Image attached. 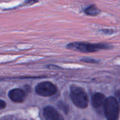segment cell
Wrapping results in <instances>:
<instances>
[{
  "mask_svg": "<svg viewBox=\"0 0 120 120\" xmlns=\"http://www.w3.org/2000/svg\"><path fill=\"white\" fill-rule=\"evenodd\" d=\"M67 48L74 51L82 53H91L101 49H110V46L103 43H90L86 42H74L67 45Z\"/></svg>",
  "mask_w": 120,
  "mask_h": 120,
  "instance_id": "6da1fadb",
  "label": "cell"
},
{
  "mask_svg": "<svg viewBox=\"0 0 120 120\" xmlns=\"http://www.w3.org/2000/svg\"><path fill=\"white\" fill-rule=\"evenodd\" d=\"M43 114L46 120H64L62 115L52 106L45 108Z\"/></svg>",
  "mask_w": 120,
  "mask_h": 120,
  "instance_id": "5b68a950",
  "label": "cell"
},
{
  "mask_svg": "<svg viewBox=\"0 0 120 120\" xmlns=\"http://www.w3.org/2000/svg\"><path fill=\"white\" fill-rule=\"evenodd\" d=\"M105 96L100 93H96L92 97V105L95 109H98L104 105L105 101Z\"/></svg>",
  "mask_w": 120,
  "mask_h": 120,
  "instance_id": "52a82bcc",
  "label": "cell"
},
{
  "mask_svg": "<svg viewBox=\"0 0 120 120\" xmlns=\"http://www.w3.org/2000/svg\"><path fill=\"white\" fill-rule=\"evenodd\" d=\"M104 114L107 120H118L120 110L118 102L113 97L106 98L104 104Z\"/></svg>",
  "mask_w": 120,
  "mask_h": 120,
  "instance_id": "3957f363",
  "label": "cell"
},
{
  "mask_svg": "<svg viewBox=\"0 0 120 120\" xmlns=\"http://www.w3.org/2000/svg\"><path fill=\"white\" fill-rule=\"evenodd\" d=\"M6 107V103L4 100H0V110L5 109Z\"/></svg>",
  "mask_w": 120,
  "mask_h": 120,
  "instance_id": "8fae6325",
  "label": "cell"
},
{
  "mask_svg": "<svg viewBox=\"0 0 120 120\" xmlns=\"http://www.w3.org/2000/svg\"><path fill=\"white\" fill-rule=\"evenodd\" d=\"M38 0H26L25 2L26 4H34L35 2H37Z\"/></svg>",
  "mask_w": 120,
  "mask_h": 120,
  "instance_id": "7c38bea8",
  "label": "cell"
},
{
  "mask_svg": "<svg viewBox=\"0 0 120 120\" xmlns=\"http://www.w3.org/2000/svg\"><path fill=\"white\" fill-rule=\"evenodd\" d=\"M35 91L38 95L43 97H48L55 94L57 88L55 84L50 82H43L36 85Z\"/></svg>",
  "mask_w": 120,
  "mask_h": 120,
  "instance_id": "277c9868",
  "label": "cell"
},
{
  "mask_svg": "<svg viewBox=\"0 0 120 120\" xmlns=\"http://www.w3.org/2000/svg\"><path fill=\"white\" fill-rule=\"evenodd\" d=\"M85 12L87 15L90 16H96L100 13V10L98 9L96 6L91 5L86 8L85 10Z\"/></svg>",
  "mask_w": 120,
  "mask_h": 120,
  "instance_id": "ba28073f",
  "label": "cell"
},
{
  "mask_svg": "<svg viewBox=\"0 0 120 120\" xmlns=\"http://www.w3.org/2000/svg\"><path fill=\"white\" fill-rule=\"evenodd\" d=\"M70 96L73 104L77 107L82 109L87 107L89 98L84 89L74 86L70 89Z\"/></svg>",
  "mask_w": 120,
  "mask_h": 120,
  "instance_id": "7a4b0ae2",
  "label": "cell"
},
{
  "mask_svg": "<svg viewBox=\"0 0 120 120\" xmlns=\"http://www.w3.org/2000/svg\"><path fill=\"white\" fill-rule=\"evenodd\" d=\"M9 98L15 103H22L26 98V93L21 89H14L10 90L8 93Z\"/></svg>",
  "mask_w": 120,
  "mask_h": 120,
  "instance_id": "8992f818",
  "label": "cell"
},
{
  "mask_svg": "<svg viewBox=\"0 0 120 120\" xmlns=\"http://www.w3.org/2000/svg\"><path fill=\"white\" fill-rule=\"evenodd\" d=\"M82 62H86V63H97V61H96V60L92 59H82Z\"/></svg>",
  "mask_w": 120,
  "mask_h": 120,
  "instance_id": "30bf717a",
  "label": "cell"
},
{
  "mask_svg": "<svg viewBox=\"0 0 120 120\" xmlns=\"http://www.w3.org/2000/svg\"><path fill=\"white\" fill-rule=\"evenodd\" d=\"M57 106H58L59 109H60L62 111H63V112H65L66 114H68V112H69V106H68L66 104H65V103L60 101L57 104Z\"/></svg>",
  "mask_w": 120,
  "mask_h": 120,
  "instance_id": "9c48e42d",
  "label": "cell"
}]
</instances>
